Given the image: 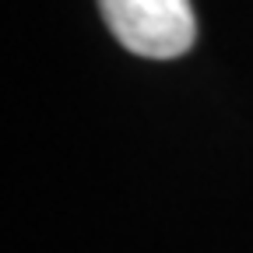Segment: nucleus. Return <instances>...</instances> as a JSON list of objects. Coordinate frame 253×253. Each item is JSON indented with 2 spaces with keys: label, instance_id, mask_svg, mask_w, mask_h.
<instances>
[{
  "label": "nucleus",
  "instance_id": "obj_1",
  "mask_svg": "<svg viewBox=\"0 0 253 253\" xmlns=\"http://www.w3.org/2000/svg\"><path fill=\"white\" fill-rule=\"evenodd\" d=\"M109 32L137 56L172 60L197 39L190 0H99Z\"/></svg>",
  "mask_w": 253,
  "mask_h": 253
}]
</instances>
